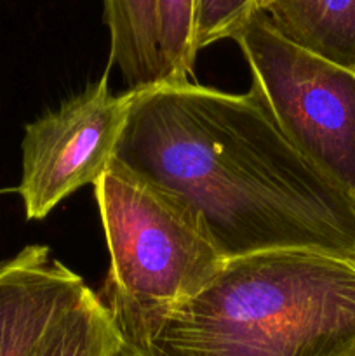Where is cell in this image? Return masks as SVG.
<instances>
[{"label":"cell","mask_w":355,"mask_h":356,"mask_svg":"<svg viewBox=\"0 0 355 356\" xmlns=\"http://www.w3.org/2000/svg\"><path fill=\"white\" fill-rule=\"evenodd\" d=\"M111 165L180 204L223 259L271 250L355 257V202L284 136L253 89L134 90Z\"/></svg>","instance_id":"6da1fadb"},{"label":"cell","mask_w":355,"mask_h":356,"mask_svg":"<svg viewBox=\"0 0 355 356\" xmlns=\"http://www.w3.org/2000/svg\"><path fill=\"white\" fill-rule=\"evenodd\" d=\"M355 348V257L271 250L226 261L150 336V356H345Z\"/></svg>","instance_id":"7a4b0ae2"},{"label":"cell","mask_w":355,"mask_h":356,"mask_svg":"<svg viewBox=\"0 0 355 356\" xmlns=\"http://www.w3.org/2000/svg\"><path fill=\"white\" fill-rule=\"evenodd\" d=\"M93 186L110 252L100 298L122 339L145 350L159 323L226 261L180 204L118 167L110 163Z\"/></svg>","instance_id":"3957f363"},{"label":"cell","mask_w":355,"mask_h":356,"mask_svg":"<svg viewBox=\"0 0 355 356\" xmlns=\"http://www.w3.org/2000/svg\"><path fill=\"white\" fill-rule=\"evenodd\" d=\"M251 89L285 138L348 195L355 191V73L282 37L260 9L233 35Z\"/></svg>","instance_id":"277c9868"},{"label":"cell","mask_w":355,"mask_h":356,"mask_svg":"<svg viewBox=\"0 0 355 356\" xmlns=\"http://www.w3.org/2000/svg\"><path fill=\"white\" fill-rule=\"evenodd\" d=\"M134 90L111 92L108 70L84 92L24 127L17 186L28 219H44L110 167Z\"/></svg>","instance_id":"5b68a950"},{"label":"cell","mask_w":355,"mask_h":356,"mask_svg":"<svg viewBox=\"0 0 355 356\" xmlns=\"http://www.w3.org/2000/svg\"><path fill=\"white\" fill-rule=\"evenodd\" d=\"M82 277L28 245L0 261V356H37L45 337L86 292Z\"/></svg>","instance_id":"8992f818"},{"label":"cell","mask_w":355,"mask_h":356,"mask_svg":"<svg viewBox=\"0 0 355 356\" xmlns=\"http://www.w3.org/2000/svg\"><path fill=\"white\" fill-rule=\"evenodd\" d=\"M261 13L289 42L355 73V0H274Z\"/></svg>","instance_id":"52a82bcc"},{"label":"cell","mask_w":355,"mask_h":356,"mask_svg":"<svg viewBox=\"0 0 355 356\" xmlns=\"http://www.w3.org/2000/svg\"><path fill=\"white\" fill-rule=\"evenodd\" d=\"M110 30V65H117L129 90L164 83L157 0H103Z\"/></svg>","instance_id":"ba28073f"},{"label":"cell","mask_w":355,"mask_h":356,"mask_svg":"<svg viewBox=\"0 0 355 356\" xmlns=\"http://www.w3.org/2000/svg\"><path fill=\"white\" fill-rule=\"evenodd\" d=\"M118 337L100 294L87 287L80 301L52 327L37 356H108Z\"/></svg>","instance_id":"9c48e42d"},{"label":"cell","mask_w":355,"mask_h":356,"mask_svg":"<svg viewBox=\"0 0 355 356\" xmlns=\"http://www.w3.org/2000/svg\"><path fill=\"white\" fill-rule=\"evenodd\" d=\"M195 0H157L164 83L190 82L197 51L194 45Z\"/></svg>","instance_id":"30bf717a"},{"label":"cell","mask_w":355,"mask_h":356,"mask_svg":"<svg viewBox=\"0 0 355 356\" xmlns=\"http://www.w3.org/2000/svg\"><path fill=\"white\" fill-rule=\"evenodd\" d=\"M254 10H258L256 0H195V51L223 38H233Z\"/></svg>","instance_id":"8fae6325"},{"label":"cell","mask_w":355,"mask_h":356,"mask_svg":"<svg viewBox=\"0 0 355 356\" xmlns=\"http://www.w3.org/2000/svg\"><path fill=\"white\" fill-rule=\"evenodd\" d=\"M108 356H150V355L145 353L143 350H139V348L134 346V344L127 343L125 339L118 337V341L115 343V346L111 348L110 355Z\"/></svg>","instance_id":"7c38bea8"},{"label":"cell","mask_w":355,"mask_h":356,"mask_svg":"<svg viewBox=\"0 0 355 356\" xmlns=\"http://www.w3.org/2000/svg\"><path fill=\"white\" fill-rule=\"evenodd\" d=\"M274 2V0H256V3H258V9H265V7L268 6V3H271Z\"/></svg>","instance_id":"4fadbf2b"},{"label":"cell","mask_w":355,"mask_h":356,"mask_svg":"<svg viewBox=\"0 0 355 356\" xmlns=\"http://www.w3.org/2000/svg\"><path fill=\"white\" fill-rule=\"evenodd\" d=\"M345 356H355V348H354V350L350 351V353H348V355H345Z\"/></svg>","instance_id":"5bb4252c"},{"label":"cell","mask_w":355,"mask_h":356,"mask_svg":"<svg viewBox=\"0 0 355 356\" xmlns=\"http://www.w3.org/2000/svg\"><path fill=\"white\" fill-rule=\"evenodd\" d=\"M352 198H354V202H355V191H354V195H352Z\"/></svg>","instance_id":"9a60e30c"}]
</instances>
